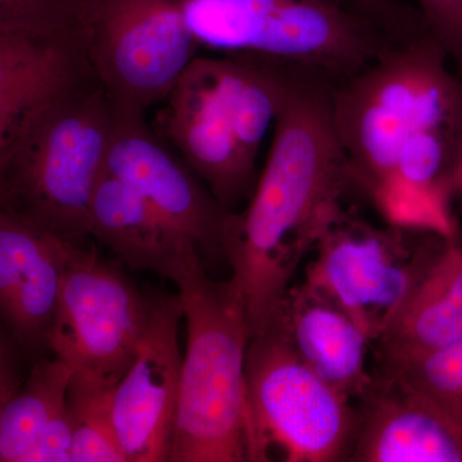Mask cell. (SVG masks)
<instances>
[{"label":"cell","mask_w":462,"mask_h":462,"mask_svg":"<svg viewBox=\"0 0 462 462\" xmlns=\"http://www.w3.org/2000/svg\"><path fill=\"white\" fill-rule=\"evenodd\" d=\"M331 111L354 189L385 224L451 236L462 78L427 33L334 85Z\"/></svg>","instance_id":"cell-1"},{"label":"cell","mask_w":462,"mask_h":462,"mask_svg":"<svg viewBox=\"0 0 462 462\" xmlns=\"http://www.w3.org/2000/svg\"><path fill=\"white\" fill-rule=\"evenodd\" d=\"M333 88L306 69L285 66L266 165L247 208L231 211L225 224V263L245 294L252 337L269 329L303 258L354 189L334 126Z\"/></svg>","instance_id":"cell-2"},{"label":"cell","mask_w":462,"mask_h":462,"mask_svg":"<svg viewBox=\"0 0 462 462\" xmlns=\"http://www.w3.org/2000/svg\"><path fill=\"white\" fill-rule=\"evenodd\" d=\"M170 281L187 321L173 462L247 461L245 360L252 338L247 303L236 278H209L199 249Z\"/></svg>","instance_id":"cell-3"},{"label":"cell","mask_w":462,"mask_h":462,"mask_svg":"<svg viewBox=\"0 0 462 462\" xmlns=\"http://www.w3.org/2000/svg\"><path fill=\"white\" fill-rule=\"evenodd\" d=\"M112 121L114 103L98 80L23 116L0 136L2 211L62 239L89 236Z\"/></svg>","instance_id":"cell-4"},{"label":"cell","mask_w":462,"mask_h":462,"mask_svg":"<svg viewBox=\"0 0 462 462\" xmlns=\"http://www.w3.org/2000/svg\"><path fill=\"white\" fill-rule=\"evenodd\" d=\"M282 88V69L267 60L196 57L166 98V135L226 211L256 188L258 151Z\"/></svg>","instance_id":"cell-5"},{"label":"cell","mask_w":462,"mask_h":462,"mask_svg":"<svg viewBox=\"0 0 462 462\" xmlns=\"http://www.w3.org/2000/svg\"><path fill=\"white\" fill-rule=\"evenodd\" d=\"M199 45L298 67L342 83L400 42L354 0H187Z\"/></svg>","instance_id":"cell-6"},{"label":"cell","mask_w":462,"mask_h":462,"mask_svg":"<svg viewBox=\"0 0 462 462\" xmlns=\"http://www.w3.org/2000/svg\"><path fill=\"white\" fill-rule=\"evenodd\" d=\"M247 461H348L357 404L310 369L272 324L252 337L245 360Z\"/></svg>","instance_id":"cell-7"},{"label":"cell","mask_w":462,"mask_h":462,"mask_svg":"<svg viewBox=\"0 0 462 462\" xmlns=\"http://www.w3.org/2000/svg\"><path fill=\"white\" fill-rule=\"evenodd\" d=\"M445 240L427 231L374 226L345 208L319 240L305 279L376 342L436 263Z\"/></svg>","instance_id":"cell-8"},{"label":"cell","mask_w":462,"mask_h":462,"mask_svg":"<svg viewBox=\"0 0 462 462\" xmlns=\"http://www.w3.org/2000/svg\"><path fill=\"white\" fill-rule=\"evenodd\" d=\"M69 240L65 278L47 346L71 378L115 388L132 366L151 316L152 296L94 249Z\"/></svg>","instance_id":"cell-9"},{"label":"cell","mask_w":462,"mask_h":462,"mask_svg":"<svg viewBox=\"0 0 462 462\" xmlns=\"http://www.w3.org/2000/svg\"><path fill=\"white\" fill-rule=\"evenodd\" d=\"M187 0H91V65L117 105L145 109L166 99L196 58Z\"/></svg>","instance_id":"cell-10"},{"label":"cell","mask_w":462,"mask_h":462,"mask_svg":"<svg viewBox=\"0 0 462 462\" xmlns=\"http://www.w3.org/2000/svg\"><path fill=\"white\" fill-rule=\"evenodd\" d=\"M106 170L156 207L196 245L202 258L225 261L230 211L151 132L144 111L114 103Z\"/></svg>","instance_id":"cell-11"},{"label":"cell","mask_w":462,"mask_h":462,"mask_svg":"<svg viewBox=\"0 0 462 462\" xmlns=\"http://www.w3.org/2000/svg\"><path fill=\"white\" fill-rule=\"evenodd\" d=\"M182 318L179 294L152 296L138 355L115 387L112 422L129 462L171 458L184 357L179 346Z\"/></svg>","instance_id":"cell-12"},{"label":"cell","mask_w":462,"mask_h":462,"mask_svg":"<svg viewBox=\"0 0 462 462\" xmlns=\"http://www.w3.org/2000/svg\"><path fill=\"white\" fill-rule=\"evenodd\" d=\"M369 393L357 401L358 422L346 462H462V425L442 409L374 374Z\"/></svg>","instance_id":"cell-13"},{"label":"cell","mask_w":462,"mask_h":462,"mask_svg":"<svg viewBox=\"0 0 462 462\" xmlns=\"http://www.w3.org/2000/svg\"><path fill=\"white\" fill-rule=\"evenodd\" d=\"M69 242L0 211V309L12 337L23 348L47 346Z\"/></svg>","instance_id":"cell-14"},{"label":"cell","mask_w":462,"mask_h":462,"mask_svg":"<svg viewBox=\"0 0 462 462\" xmlns=\"http://www.w3.org/2000/svg\"><path fill=\"white\" fill-rule=\"evenodd\" d=\"M94 80L87 26L0 30V136L33 109Z\"/></svg>","instance_id":"cell-15"},{"label":"cell","mask_w":462,"mask_h":462,"mask_svg":"<svg viewBox=\"0 0 462 462\" xmlns=\"http://www.w3.org/2000/svg\"><path fill=\"white\" fill-rule=\"evenodd\" d=\"M272 324L331 387L355 402L369 393L375 382L366 364L372 340L321 289L306 279L291 284Z\"/></svg>","instance_id":"cell-16"},{"label":"cell","mask_w":462,"mask_h":462,"mask_svg":"<svg viewBox=\"0 0 462 462\" xmlns=\"http://www.w3.org/2000/svg\"><path fill=\"white\" fill-rule=\"evenodd\" d=\"M89 236L133 269L166 279L196 247L156 207L106 169L91 199Z\"/></svg>","instance_id":"cell-17"},{"label":"cell","mask_w":462,"mask_h":462,"mask_svg":"<svg viewBox=\"0 0 462 462\" xmlns=\"http://www.w3.org/2000/svg\"><path fill=\"white\" fill-rule=\"evenodd\" d=\"M462 339V226L376 340L379 361L428 354Z\"/></svg>","instance_id":"cell-18"},{"label":"cell","mask_w":462,"mask_h":462,"mask_svg":"<svg viewBox=\"0 0 462 462\" xmlns=\"http://www.w3.org/2000/svg\"><path fill=\"white\" fill-rule=\"evenodd\" d=\"M72 370L60 358H44L25 384L2 403L0 461L26 462L54 412L66 402Z\"/></svg>","instance_id":"cell-19"},{"label":"cell","mask_w":462,"mask_h":462,"mask_svg":"<svg viewBox=\"0 0 462 462\" xmlns=\"http://www.w3.org/2000/svg\"><path fill=\"white\" fill-rule=\"evenodd\" d=\"M376 373L428 398L462 425V339L428 354L379 361Z\"/></svg>","instance_id":"cell-20"},{"label":"cell","mask_w":462,"mask_h":462,"mask_svg":"<svg viewBox=\"0 0 462 462\" xmlns=\"http://www.w3.org/2000/svg\"><path fill=\"white\" fill-rule=\"evenodd\" d=\"M114 391L115 388L97 387L71 378L67 392V406L74 427L71 461H127L112 422Z\"/></svg>","instance_id":"cell-21"},{"label":"cell","mask_w":462,"mask_h":462,"mask_svg":"<svg viewBox=\"0 0 462 462\" xmlns=\"http://www.w3.org/2000/svg\"><path fill=\"white\" fill-rule=\"evenodd\" d=\"M91 0H0V30L48 32L87 26Z\"/></svg>","instance_id":"cell-22"},{"label":"cell","mask_w":462,"mask_h":462,"mask_svg":"<svg viewBox=\"0 0 462 462\" xmlns=\"http://www.w3.org/2000/svg\"><path fill=\"white\" fill-rule=\"evenodd\" d=\"M428 35L446 51L462 78V0H415Z\"/></svg>","instance_id":"cell-23"},{"label":"cell","mask_w":462,"mask_h":462,"mask_svg":"<svg viewBox=\"0 0 462 462\" xmlns=\"http://www.w3.org/2000/svg\"><path fill=\"white\" fill-rule=\"evenodd\" d=\"M72 438L74 427L66 400L45 425L26 462H71Z\"/></svg>","instance_id":"cell-24"},{"label":"cell","mask_w":462,"mask_h":462,"mask_svg":"<svg viewBox=\"0 0 462 462\" xmlns=\"http://www.w3.org/2000/svg\"><path fill=\"white\" fill-rule=\"evenodd\" d=\"M452 189H454L455 205L460 207L462 212V139L456 156L454 170L451 175Z\"/></svg>","instance_id":"cell-25"},{"label":"cell","mask_w":462,"mask_h":462,"mask_svg":"<svg viewBox=\"0 0 462 462\" xmlns=\"http://www.w3.org/2000/svg\"><path fill=\"white\" fill-rule=\"evenodd\" d=\"M355 2L378 14H385L397 5V0H355Z\"/></svg>","instance_id":"cell-26"}]
</instances>
